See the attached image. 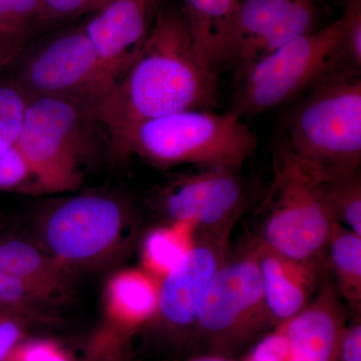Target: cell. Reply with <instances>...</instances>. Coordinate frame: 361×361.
<instances>
[{
  "instance_id": "19",
  "label": "cell",
  "mask_w": 361,
  "mask_h": 361,
  "mask_svg": "<svg viewBox=\"0 0 361 361\" xmlns=\"http://www.w3.org/2000/svg\"><path fill=\"white\" fill-rule=\"evenodd\" d=\"M0 271L23 280L30 288L51 286L54 270L35 247L23 241L0 244Z\"/></svg>"
},
{
  "instance_id": "20",
  "label": "cell",
  "mask_w": 361,
  "mask_h": 361,
  "mask_svg": "<svg viewBox=\"0 0 361 361\" xmlns=\"http://www.w3.org/2000/svg\"><path fill=\"white\" fill-rule=\"evenodd\" d=\"M318 185L334 221L361 236L360 171L323 180Z\"/></svg>"
},
{
  "instance_id": "23",
  "label": "cell",
  "mask_w": 361,
  "mask_h": 361,
  "mask_svg": "<svg viewBox=\"0 0 361 361\" xmlns=\"http://www.w3.org/2000/svg\"><path fill=\"white\" fill-rule=\"evenodd\" d=\"M343 25V54L351 73L361 68V0H345L341 16Z\"/></svg>"
},
{
  "instance_id": "2",
  "label": "cell",
  "mask_w": 361,
  "mask_h": 361,
  "mask_svg": "<svg viewBox=\"0 0 361 361\" xmlns=\"http://www.w3.org/2000/svg\"><path fill=\"white\" fill-rule=\"evenodd\" d=\"M282 145L316 182L360 171V78L334 75L311 89L292 114Z\"/></svg>"
},
{
  "instance_id": "29",
  "label": "cell",
  "mask_w": 361,
  "mask_h": 361,
  "mask_svg": "<svg viewBox=\"0 0 361 361\" xmlns=\"http://www.w3.org/2000/svg\"><path fill=\"white\" fill-rule=\"evenodd\" d=\"M32 289L23 280L0 271V307L18 310L27 302Z\"/></svg>"
},
{
  "instance_id": "12",
  "label": "cell",
  "mask_w": 361,
  "mask_h": 361,
  "mask_svg": "<svg viewBox=\"0 0 361 361\" xmlns=\"http://www.w3.org/2000/svg\"><path fill=\"white\" fill-rule=\"evenodd\" d=\"M231 250L230 238L194 233L185 255L161 280L156 315L169 329L193 336L208 285Z\"/></svg>"
},
{
  "instance_id": "10",
  "label": "cell",
  "mask_w": 361,
  "mask_h": 361,
  "mask_svg": "<svg viewBox=\"0 0 361 361\" xmlns=\"http://www.w3.org/2000/svg\"><path fill=\"white\" fill-rule=\"evenodd\" d=\"M121 201L103 194L78 195L52 209L45 222L47 245L68 262L99 257L115 245L125 224Z\"/></svg>"
},
{
  "instance_id": "11",
  "label": "cell",
  "mask_w": 361,
  "mask_h": 361,
  "mask_svg": "<svg viewBox=\"0 0 361 361\" xmlns=\"http://www.w3.org/2000/svg\"><path fill=\"white\" fill-rule=\"evenodd\" d=\"M316 0H241L233 32L229 63L242 75L290 40L313 32Z\"/></svg>"
},
{
  "instance_id": "1",
  "label": "cell",
  "mask_w": 361,
  "mask_h": 361,
  "mask_svg": "<svg viewBox=\"0 0 361 361\" xmlns=\"http://www.w3.org/2000/svg\"><path fill=\"white\" fill-rule=\"evenodd\" d=\"M217 71L202 59L183 13L159 11L139 54L94 111L111 145L139 123L218 99Z\"/></svg>"
},
{
  "instance_id": "9",
  "label": "cell",
  "mask_w": 361,
  "mask_h": 361,
  "mask_svg": "<svg viewBox=\"0 0 361 361\" xmlns=\"http://www.w3.org/2000/svg\"><path fill=\"white\" fill-rule=\"evenodd\" d=\"M248 199V188L239 170L207 167L169 182L159 192L156 203L164 217L174 224L191 225L195 232L230 238Z\"/></svg>"
},
{
  "instance_id": "24",
  "label": "cell",
  "mask_w": 361,
  "mask_h": 361,
  "mask_svg": "<svg viewBox=\"0 0 361 361\" xmlns=\"http://www.w3.org/2000/svg\"><path fill=\"white\" fill-rule=\"evenodd\" d=\"M111 1L113 0H42L37 23H54L87 13H97Z\"/></svg>"
},
{
  "instance_id": "30",
  "label": "cell",
  "mask_w": 361,
  "mask_h": 361,
  "mask_svg": "<svg viewBox=\"0 0 361 361\" xmlns=\"http://www.w3.org/2000/svg\"><path fill=\"white\" fill-rule=\"evenodd\" d=\"M18 361H73L56 344L51 341H32L21 348Z\"/></svg>"
},
{
  "instance_id": "16",
  "label": "cell",
  "mask_w": 361,
  "mask_h": 361,
  "mask_svg": "<svg viewBox=\"0 0 361 361\" xmlns=\"http://www.w3.org/2000/svg\"><path fill=\"white\" fill-rule=\"evenodd\" d=\"M185 18L197 51L217 71L229 63L230 49L241 0H183Z\"/></svg>"
},
{
  "instance_id": "21",
  "label": "cell",
  "mask_w": 361,
  "mask_h": 361,
  "mask_svg": "<svg viewBox=\"0 0 361 361\" xmlns=\"http://www.w3.org/2000/svg\"><path fill=\"white\" fill-rule=\"evenodd\" d=\"M189 247L182 233L171 228H158L145 239V263L155 274L164 277L179 262Z\"/></svg>"
},
{
  "instance_id": "22",
  "label": "cell",
  "mask_w": 361,
  "mask_h": 361,
  "mask_svg": "<svg viewBox=\"0 0 361 361\" xmlns=\"http://www.w3.org/2000/svg\"><path fill=\"white\" fill-rule=\"evenodd\" d=\"M32 99L13 78H0V141L16 146Z\"/></svg>"
},
{
  "instance_id": "8",
  "label": "cell",
  "mask_w": 361,
  "mask_h": 361,
  "mask_svg": "<svg viewBox=\"0 0 361 361\" xmlns=\"http://www.w3.org/2000/svg\"><path fill=\"white\" fill-rule=\"evenodd\" d=\"M14 63L11 78L32 99H68L92 114L116 84L85 26L28 45Z\"/></svg>"
},
{
  "instance_id": "31",
  "label": "cell",
  "mask_w": 361,
  "mask_h": 361,
  "mask_svg": "<svg viewBox=\"0 0 361 361\" xmlns=\"http://www.w3.org/2000/svg\"><path fill=\"white\" fill-rule=\"evenodd\" d=\"M338 361H361L360 319L348 326L342 336Z\"/></svg>"
},
{
  "instance_id": "5",
  "label": "cell",
  "mask_w": 361,
  "mask_h": 361,
  "mask_svg": "<svg viewBox=\"0 0 361 361\" xmlns=\"http://www.w3.org/2000/svg\"><path fill=\"white\" fill-rule=\"evenodd\" d=\"M337 75H353L343 54L341 18L290 40L242 75L230 111L240 118L277 108Z\"/></svg>"
},
{
  "instance_id": "17",
  "label": "cell",
  "mask_w": 361,
  "mask_h": 361,
  "mask_svg": "<svg viewBox=\"0 0 361 361\" xmlns=\"http://www.w3.org/2000/svg\"><path fill=\"white\" fill-rule=\"evenodd\" d=\"M327 271L355 320L361 312V236L334 222L325 253Z\"/></svg>"
},
{
  "instance_id": "13",
  "label": "cell",
  "mask_w": 361,
  "mask_h": 361,
  "mask_svg": "<svg viewBox=\"0 0 361 361\" xmlns=\"http://www.w3.org/2000/svg\"><path fill=\"white\" fill-rule=\"evenodd\" d=\"M346 317L343 301L326 271L310 304L278 325L288 344L289 361H338Z\"/></svg>"
},
{
  "instance_id": "25",
  "label": "cell",
  "mask_w": 361,
  "mask_h": 361,
  "mask_svg": "<svg viewBox=\"0 0 361 361\" xmlns=\"http://www.w3.org/2000/svg\"><path fill=\"white\" fill-rule=\"evenodd\" d=\"M32 176L16 145L0 141V189H13L25 184Z\"/></svg>"
},
{
  "instance_id": "3",
  "label": "cell",
  "mask_w": 361,
  "mask_h": 361,
  "mask_svg": "<svg viewBox=\"0 0 361 361\" xmlns=\"http://www.w3.org/2000/svg\"><path fill=\"white\" fill-rule=\"evenodd\" d=\"M257 144L256 135L231 111L188 110L139 123L111 148L161 167L189 164L240 170Z\"/></svg>"
},
{
  "instance_id": "28",
  "label": "cell",
  "mask_w": 361,
  "mask_h": 361,
  "mask_svg": "<svg viewBox=\"0 0 361 361\" xmlns=\"http://www.w3.org/2000/svg\"><path fill=\"white\" fill-rule=\"evenodd\" d=\"M35 28L8 30L0 28V71L16 63L30 44Z\"/></svg>"
},
{
  "instance_id": "7",
  "label": "cell",
  "mask_w": 361,
  "mask_h": 361,
  "mask_svg": "<svg viewBox=\"0 0 361 361\" xmlns=\"http://www.w3.org/2000/svg\"><path fill=\"white\" fill-rule=\"evenodd\" d=\"M99 128L92 111L56 97H35L16 147L32 173L33 185L49 193L80 186L82 167L99 148Z\"/></svg>"
},
{
  "instance_id": "18",
  "label": "cell",
  "mask_w": 361,
  "mask_h": 361,
  "mask_svg": "<svg viewBox=\"0 0 361 361\" xmlns=\"http://www.w3.org/2000/svg\"><path fill=\"white\" fill-rule=\"evenodd\" d=\"M109 291L114 312L125 324H142L156 315L159 286L146 273L123 272L111 281Z\"/></svg>"
},
{
  "instance_id": "14",
  "label": "cell",
  "mask_w": 361,
  "mask_h": 361,
  "mask_svg": "<svg viewBox=\"0 0 361 361\" xmlns=\"http://www.w3.org/2000/svg\"><path fill=\"white\" fill-rule=\"evenodd\" d=\"M253 239L266 306L275 329L312 300L327 271L326 262L290 258Z\"/></svg>"
},
{
  "instance_id": "27",
  "label": "cell",
  "mask_w": 361,
  "mask_h": 361,
  "mask_svg": "<svg viewBox=\"0 0 361 361\" xmlns=\"http://www.w3.org/2000/svg\"><path fill=\"white\" fill-rule=\"evenodd\" d=\"M243 361H289L288 344L281 327L261 336Z\"/></svg>"
},
{
  "instance_id": "6",
  "label": "cell",
  "mask_w": 361,
  "mask_h": 361,
  "mask_svg": "<svg viewBox=\"0 0 361 361\" xmlns=\"http://www.w3.org/2000/svg\"><path fill=\"white\" fill-rule=\"evenodd\" d=\"M334 222L318 183L279 146L252 236L288 257L325 261Z\"/></svg>"
},
{
  "instance_id": "32",
  "label": "cell",
  "mask_w": 361,
  "mask_h": 361,
  "mask_svg": "<svg viewBox=\"0 0 361 361\" xmlns=\"http://www.w3.org/2000/svg\"><path fill=\"white\" fill-rule=\"evenodd\" d=\"M23 337V329L11 319H0V361H6Z\"/></svg>"
},
{
  "instance_id": "33",
  "label": "cell",
  "mask_w": 361,
  "mask_h": 361,
  "mask_svg": "<svg viewBox=\"0 0 361 361\" xmlns=\"http://www.w3.org/2000/svg\"><path fill=\"white\" fill-rule=\"evenodd\" d=\"M182 361H238L233 360V358L225 357V356L214 355H202L198 353L197 355L192 356V357L187 358V360Z\"/></svg>"
},
{
  "instance_id": "4",
  "label": "cell",
  "mask_w": 361,
  "mask_h": 361,
  "mask_svg": "<svg viewBox=\"0 0 361 361\" xmlns=\"http://www.w3.org/2000/svg\"><path fill=\"white\" fill-rule=\"evenodd\" d=\"M270 329L255 242L249 235L230 250L211 279L192 339L202 355L232 358Z\"/></svg>"
},
{
  "instance_id": "15",
  "label": "cell",
  "mask_w": 361,
  "mask_h": 361,
  "mask_svg": "<svg viewBox=\"0 0 361 361\" xmlns=\"http://www.w3.org/2000/svg\"><path fill=\"white\" fill-rule=\"evenodd\" d=\"M157 0H113L85 25L116 82L139 54L152 27Z\"/></svg>"
},
{
  "instance_id": "26",
  "label": "cell",
  "mask_w": 361,
  "mask_h": 361,
  "mask_svg": "<svg viewBox=\"0 0 361 361\" xmlns=\"http://www.w3.org/2000/svg\"><path fill=\"white\" fill-rule=\"evenodd\" d=\"M40 7L42 0H0V28H35Z\"/></svg>"
}]
</instances>
